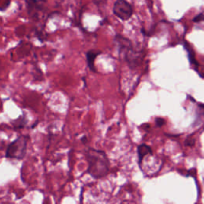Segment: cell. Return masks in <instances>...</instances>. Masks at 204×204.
Returning <instances> with one entry per match:
<instances>
[{"instance_id":"9c48e42d","label":"cell","mask_w":204,"mask_h":204,"mask_svg":"<svg viewBox=\"0 0 204 204\" xmlns=\"http://www.w3.org/2000/svg\"><path fill=\"white\" fill-rule=\"evenodd\" d=\"M195 144V140L192 139V140H190V139H187L185 142V145L186 146H193L194 144Z\"/></svg>"},{"instance_id":"8992f818","label":"cell","mask_w":204,"mask_h":204,"mask_svg":"<svg viewBox=\"0 0 204 204\" xmlns=\"http://www.w3.org/2000/svg\"><path fill=\"white\" fill-rule=\"evenodd\" d=\"M27 120H26V117L25 116H21L18 119L13 120L12 121V124H13V127L14 129H23L26 124H27Z\"/></svg>"},{"instance_id":"7a4b0ae2","label":"cell","mask_w":204,"mask_h":204,"mask_svg":"<svg viewBox=\"0 0 204 204\" xmlns=\"http://www.w3.org/2000/svg\"><path fill=\"white\" fill-rule=\"evenodd\" d=\"M29 137L26 135H20L7 146L6 151V158L23 160L27 154V144Z\"/></svg>"},{"instance_id":"6da1fadb","label":"cell","mask_w":204,"mask_h":204,"mask_svg":"<svg viewBox=\"0 0 204 204\" xmlns=\"http://www.w3.org/2000/svg\"><path fill=\"white\" fill-rule=\"evenodd\" d=\"M85 157L88 162L87 172L92 177L101 179L108 175L110 162L104 151L89 148L85 151Z\"/></svg>"},{"instance_id":"277c9868","label":"cell","mask_w":204,"mask_h":204,"mask_svg":"<svg viewBox=\"0 0 204 204\" xmlns=\"http://www.w3.org/2000/svg\"><path fill=\"white\" fill-rule=\"evenodd\" d=\"M100 53H101V51L100 50H89L86 53V62L88 67L91 71L94 73H97V69H96L94 62H95L96 58L98 55H100Z\"/></svg>"},{"instance_id":"5b68a950","label":"cell","mask_w":204,"mask_h":204,"mask_svg":"<svg viewBox=\"0 0 204 204\" xmlns=\"http://www.w3.org/2000/svg\"><path fill=\"white\" fill-rule=\"evenodd\" d=\"M138 153V159H139V164L142 163L144 157H146L147 155H152V149L150 146L147 145L145 144H140L137 148Z\"/></svg>"},{"instance_id":"3957f363","label":"cell","mask_w":204,"mask_h":204,"mask_svg":"<svg viewBox=\"0 0 204 204\" xmlns=\"http://www.w3.org/2000/svg\"><path fill=\"white\" fill-rule=\"evenodd\" d=\"M113 11L117 18L124 21L129 19L133 14L132 7L126 0H116L113 5Z\"/></svg>"},{"instance_id":"52a82bcc","label":"cell","mask_w":204,"mask_h":204,"mask_svg":"<svg viewBox=\"0 0 204 204\" xmlns=\"http://www.w3.org/2000/svg\"><path fill=\"white\" fill-rule=\"evenodd\" d=\"M155 124H156V125H157L158 127H161L162 125H164V124H165V120H164V119H162V118L158 117L155 119Z\"/></svg>"},{"instance_id":"ba28073f","label":"cell","mask_w":204,"mask_h":204,"mask_svg":"<svg viewBox=\"0 0 204 204\" xmlns=\"http://www.w3.org/2000/svg\"><path fill=\"white\" fill-rule=\"evenodd\" d=\"M202 20H204V15L202 14H200L197 15L193 19L194 22H200V21H202Z\"/></svg>"},{"instance_id":"30bf717a","label":"cell","mask_w":204,"mask_h":204,"mask_svg":"<svg viewBox=\"0 0 204 204\" xmlns=\"http://www.w3.org/2000/svg\"><path fill=\"white\" fill-rule=\"evenodd\" d=\"M81 141L83 143H84H84L87 142V137H86V136H85V135H84V136H83V137L81 138Z\"/></svg>"}]
</instances>
